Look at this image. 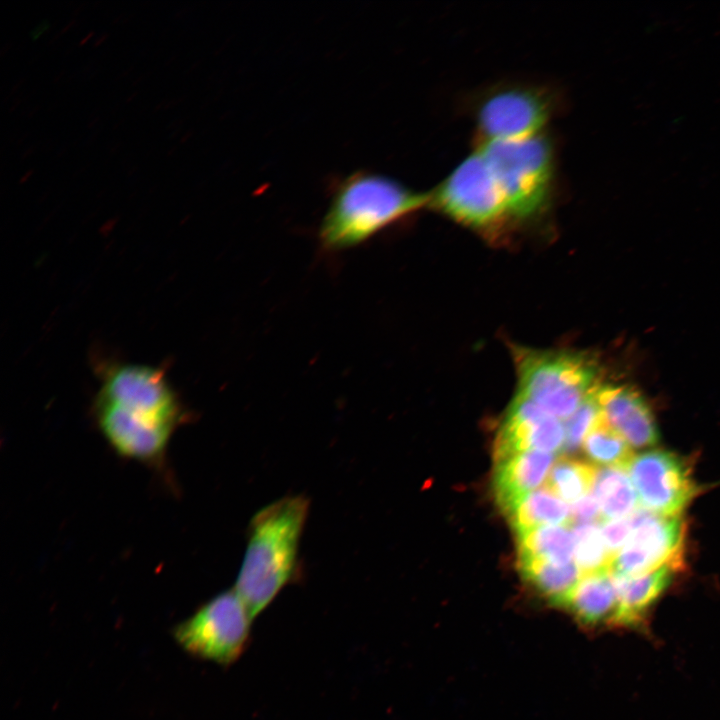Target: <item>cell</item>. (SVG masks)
<instances>
[{
    "mask_svg": "<svg viewBox=\"0 0 720 720\" xmlns=\"http://www.w3.org/2000/svg\"><path fill=\"white\" fill-rule=\"evenodd\" d=\"M309 507L303 495L285 496L252 517L234 588L252 619L296 577Z\"/></svg>",
    "mask_w": 720,
    "mask_h": 720,
    "instance_id": "obj_1",
    "label": "cell"
},
{
    "mask_svg": "<svg viewBox=\"0 0 720 720\" xmlns=\"http://www.w3.org/2000/svg\"><path fill=\"white\" fill-rule=\"evenodd\" d=\"M429 193L416 192L374 172L356 171L335 188L318 231L328 251L358 246L403 217L428 206Z\"/></svg>",
    "mask_w": 720,
    "mask_h": 720,
    "instance_id": "obj_2",
    "label": "cell"
},
{
    "mask_svg": "<svg viewBox=\"0 0 720 720\" xmlns=\"http://www.w3.org/2000/svg\"><path fill=\"white\" fill-rule=\"evenodd\" d=\"M486 159L510 220L530 221L550 208L557 184L554 145L545 133L515 141H483Z\"/></svg>",
    "mask_w": 720,
    "mask_h": 720,
    "instance_id": "obj_3",
    "label": "cell"
},
{
    "mask_svg": "<svg viewBox=\"0 0 720 720\" xmlns=\"http://www.w3.org/2000/svg\"><path fill=\"white\" fill-rule=\"evenodd\" d=\"M513 354L517 394L562 421L598 387L597 368L581 353L518 347Z\"/></svg>",
    "mask_w": 720,
    "mask_h": 720,
    "instance_id": "obj_4",
    "label": "cell"
},
{
    "mask_svg": "<svg viewBox=\"0 0 720 720\" xmlns=\"http://www.w3.org/2000/svg\"><path fill=\"white\" fill-rule=\"evenodd\" d=\"M558 105V96L544 85H495L480 96L474 107L478 142L515 141L543 134Z\"/></svg>",
    "mask_w": 720,
    "mask_h": 720,
    "instance_id": "obj_5",
    "label": "cell"
},
{
    "mask_svg": "<svg viewBox=\"0 0 720 720\" xmlns=\"http://www.w3.org/2000/svg\"><path fill=\"white\" fill-rule=\"evenodd\" d=\"M429 194L428 206L474 229L496 230L510 220L496 179L477 149Z\"/></svg>",
    "mask_w": 720,
    "mask_h": 720,
    "instance_id": "obj_6",
    "label": "cell"
},
{
    "mask_svg": "<svg viewBox=\"0 0 720 720\" xmlns=\"http://www.w3.org/2000/svg\"><path fill=\"white\" fill-rule=\"evenodd\" d=\"M252 617L233 590L207 601L177 625L173 635L192 656L220 665L235 662L247 646Z\"/></svg>",
    "mask_w": 720,
    "mask_h": 720,
    "instance_id": "obj_7",
    "label": "cell"
},
{
    "mask_svg": "<svg viewBox=\"0 0 720 720\" xmlns=\"http://www.w3.org/2000/svg\"><path fill=\"white\" fill-rule=\"evenodd\" d=\"M96 400L178 425L183 408L165 372L141 364L109 367L102 377Z\"/></svg>",
    "mask_w": 720,
    "mask_h": 720,
    "instance_id": "obj_8",
    "label": "cell"
},
{
    "mask_svg": "<svg viewBox=\"0 0 720 720\" xmlns=\"http://www.w3.org/2000/svg\"><path fill=\"white\" fill-rule=\"evenodd\" d=\"M626 470L640 506L655 514L680 515L697 493L688 465L670 451L644 450Z\"/></svg>",
    "mask_w": 720,
    "mask_h": 720,
    "instance_id": "obj_9",
    "label": "cell"
},
{
    "mask_svg": "<svg viewBox=\"0 0 720 720\" xmlns=\"http://www.w3.org/2000/svg\"><path fill=\"white\" fill-rule=\"evenodd\" d=\"M632 534L613 556L611 572L639 575L679 561L685 538L680 515L664 516L642 507L629 515Z\"/></svg>",
    "mask_w": 720,
    "mask_h": 720,
    "instance_id": "obj_10",
    "label": "cell"
},
{
    "mask_svg": "<svg viewBox=\"0 0 720 720\" xmlns=\"http://www.w3.org/2000/svg\"><path fill=\"white\" fill-rule=\"evenodd\" d=\"M96 421L111 447L126 458L154 462L163 456L176 425L96 400Z\"/></svg>",
    "mask_w": 720,
    "mask_h": 720,
    "instance_id": "obj_11",
    "label": "cell"
},
{
    "mask_svg": "<svg viewBox=\"0 0 720 720\" xmlns=\"http://www.w3.org/2000/svg\"><path fill=\"white\" fill-rule=\"evenodd\" d=\"M564 442L563 421L516 394L497 436L495 459L529 450L557 454L563 450Z\"/></svg>",
    "mask_w": 720,
    "mask_h": 720,
    "instance_id": "obj_12",
    "label": "cell"
},
{
    "mask_svg": "<svg viewBox=\"0 0 720 720\" xmlns=\"http://www.w3.org/2000/svg\"><path fill=\"white\" fill-rule=\"evenodd\" d=\"M603 420L632 448H653L660 433L654 414L643 396L627 385L606 384L596 389Z\"/></svg>",
    "mask_w": 720,
    "mask_h": 720,
    "instance_id": "obj_13",
    "label": "cell"
},
{
    "mask_svg": "<svg viewBox=\"0 0 720 720\" xmlns=\"http://www.w3.org/2000/svg\"><path fill=\"white\" fill-rule=\"evenodd\" d=\"M555 455L529 450L496 460L494 490L497 503L504 512L547 480Z\"/></svg>",
    "mask_w": 720,
    "mask_h": 720,
    "instance_id": "obj_14",
    "label": "cell"
},
{
    "mask_svg": "<svg viewBox=\"0 0 720 720\" xmlns=\"http://www.w3.org/2000/svg\"><path fill=\"white\" fill-rule=\"evenodd\" d=\"M674 566L665 565L639 575L613 574L618 608L614 623L624 626L640 624L648 610L669 587Z\"/></svg>",
    "mask_w": 720,
    "mask_h": 720,
    "instance_id": "obj_15",
    "label": "cell"
},
{
    "mask_svg": "<svg viewBox=\"0 0 720 720\" xmlns=\"http://www.w3.org/2000/svg\"><path fill=\"white\" fill-rule=\"evenodd\" d=\"M564 607L586 625L614 623L618 598L611 570L583 575Z\"/></svg>",
    "mask_w": 720,
    "mask_h": 720,
    "instance_id": "obj_16",
    "label": "cell"
},
{
    "mask_svg": "<svg viewBox=\"0 0 720 720\" xmlns=\"http://www.w3.org/2000/svg\"><path fill=\"white\" fill-rule=\"evenodd\" d=\"M517 534L550 525H571L568 503L547 486L538 488L505 511Z\"/></svg>",
    "mask_w": 720,
    "mask_h": 720,
    "instance_id": "obj_17",
    "label": "cell"
},
{
    "mask_svg": "<svg viewBox=\"0 0 720 720\" xmlns=\"http://www.w3.org/2000/svg\"><path fill=\"white\" fill-rule=\"evenodd\" d=\"M591 494L604 521L626 518L639 508L637 493L624 468L597 467Z\"/></svg>",
    "mask_w": 720,
    "mask_h": 720,
    "instance_id": "obj_18",
    "label": "cell"
},
{
    "mask_svg": "<svg viewBox=\"0 0 720 720\" xmlns=\"http://www.w3.org/2000/svg\"><path fill=\"white\" fill-rule=\"evenodd\" d=\"M522 576L553 604L564 606L583 574L575 561L519 560Z\"/></svg>",
    "mask_w": 720,
    "mask_h": 720,
    "instance_id": "obj_19",
    "label": "cell"
},
{
    "mask_svg": "<svg viewBox=\"0 0 720 720\" xmlns=\"http://www.w3.org/2000/svg\"><path fill=\"white\" fill-rule=\"evenodd\" d=\"M517 536L519 560L573 561L574 534L571 525L541 526Z\"/></svg>",
    "mask_w": 720,
    "mask_h": 720,
    "instance_id": "obj_20",
    "label": "cell"
},
{
    "mask_svg": "<svg viewBox=\"0 0 720 720\" xmlns=\"http://www.w3.org/2000/svg\"><path fill=\"white\" fill-rule=\"evenodd\" d=\"M596 466L572 457L555 460L546 486L566 503H574L592 489Z\"/></svg>",
    "mask_w": 720,
    "mask_h": 720,
    "instance_id": "obj_21",
    "label": "cell"
},
{
    "mask_svg": "<svg viewBox=\"0 0 720 720\" xmlns=\"http://www.w3.org/2000/svg\"><path fill=\"white\" fill-rule=\"evenodd\" d=\"M582 449L592 465L626 469L634 453L632 447L604 420L585 438Z\"/></svg>",
    "mask_w": 720,
    "mask_h": 720,
    "instance_id": "obj_22",
    "label": "cell"
},
{
    "mask_svg": "<svg viewBox=\"0 0 720 720\" xmlns=\"http://www.w3.org/2000/svg\"><path fill=\"white\" fill-rule=\"evenodd\" d=\"M573 534L574 560L583 575L611 570L613 557L598 523L575 525Z\"/></svg>",
    "mask_w": 720,
    "mask_h": 720,
    "instance_id": "obj_23",
    "label": "cell"
},
{
    "mask_svg": "<svg viewBox=\"0 0 720 720\" xmlns=\"http://www.w3.org/2000/svg\"><path fill=\"white\" fill-rule=\"evenodd\" d=\"M596 389L568 419L563 421L565 429L563 451L566 454H573L581 449L586 436L603 420L596 398Z\"/></svg>",
    "mask_w": 720,
    "mask_h": 720,
    "instance_id": "obj_24",
    "label": "cell"
},
{
    "mask_svg": "<svg viewBox=\"0 0 720 720\" xmlns=\"http://www.w3.org/2000/svg\"><path fill=\"white\" fill-rule=\"evenodd\" d=\"M600 530L605 544L613 557L628 541L633 528L628 516L622 519L603 521Z\"/></svg>",
    "mask_w": 720,
    "mask_h": 720,
    "instance_id": "obj_25",
    "label": "cell"
},
{
    "mask_svg": "<svg viewBox=\"0 0 720 720\" xmlns=\"http://www.w3.org/2000/svg\"><path fill=\"white\" fill-rule=\"evenodd\" d=\"M571 524L596 523L601 517L598 502L591 492L570 505Z\"/></svg>",
    "mask_w": 720,
    "mask_h": 720,
    "instance_id": "obj_26",
    "label": "cell"
}]
</instances>
